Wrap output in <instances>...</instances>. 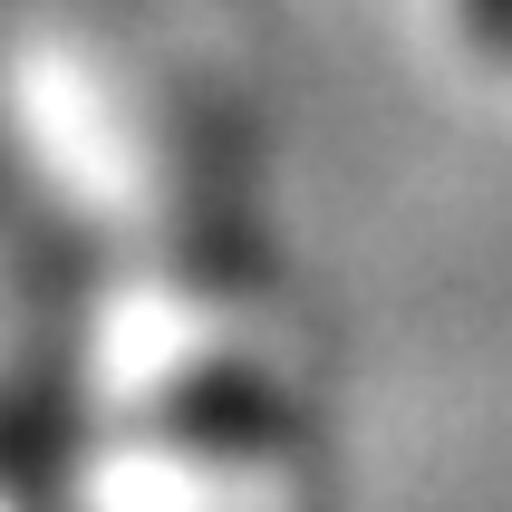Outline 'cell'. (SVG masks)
<instances>
[{
    "label": "cell",
    "instance_id": "6da1fadb",
    "mask_svg": "<svg viewBox=\"0 0 512 512\" xmlns=\"http://www.w3.org/2000/svg\"><path fill=\"white\" fill-rule=\"evenodd\" d=\"M445 10H455V29L484 58H503V68H512V0H445Z\"/></svg>",
    "mask_w": 512,
    "mask_h": 512
}]
</instances>
